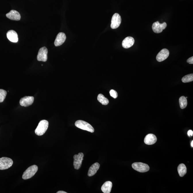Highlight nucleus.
<instances>
[{
	"label": "nucleus",
	"instance_id": "obj_1",
	"mask_svg": "<svg viewBox=\"0 0 193 193\" xmlns=\"http://www.w3.org/2000/svg\"><path fill=\"white\" fill-rule=\"evenodd\" d=\"M49 125V122L46 120H43L39 122L35 131V134L38 136L43 135L46 132Z\"/></svg>",
	"mask_w": 193,
	"mask_h": 193
},
{
	"label": "nucleus",
	"instance_id": "obj_2",
	"mask_svg": "<svg viewBox=\"0 0 193 193\" xmlns=\"http://www.w3.org/2000/svg\"><path fill=\"white\" fill-rule=\"evenodd\" d=\"M75 125L76 127L80 129L85 130L91 133L94 132V130L93 127L85 121L80 120L77 121L75 122Z\"/></svg>",
	"mask_w": 193,
	"mask_h": 193
},
{
	"label": "nucleus",
	"instance_id": "obj_3",
	"mask_svg": "<svg viewBox=\"0 0 193 193\" xmlns=\"http://www.w3.org/2000/svg\"><path fill=\"white\" fill-rule=\"evenodd\" d=\"M38 167L36 165H32L29 167L23 173L22 178L24 180L30 179L33 177L37 172Z\"/></svg>",
	"mask_w": 193,
	"mask_h": 193
},
{
	"label": "nucleus",
	"instance_id": "obj_4",
	"mask_svg": "<svg viewBox=\"0 0 193 193\" xmlns=\"http://www.w3.org/2000/svg\"><path fill=\"white\" fill-rule=\"evenodd\" d=\"M13 162L12 159L7 157L0 158V170L8 169L12 166Z\"/></svg>",
	"mask_w": 193,
	"mask_h": 193
},
{
	"label": "nucleus",
	"instance_id": "obj_5",
	"mask_svg": "<svg viewBox=\"0 0 193 193\" xmlns=\"http://www.w3.org/2000/svg\"><path fill=\"white\" fill-rule=\"evenodd\" d=\"M132 167L134 170L140 172H147L150 169V167L148 165L142 162H135L133 163Z\"/></svg>",
	"mask_w": 193,
	"mask_h": 193
},
{
	"label": "nucleus",
	"instance_id": "obj_6",
	"mask_svg": "<svg viewBox=\"0 0 193 193\" xmlns=\"http://www.w3.org/2000/svg\"><path fill=\"white\" fill-rule=\"evenodd\" d=\"M83 157L84 154L83 153H80L78 155H74V169H78L81 167Z\"/></svg>",
	"mask_w": 193,
	"mask_h": 193
},
{
	"label": "nucleus",
	"instance_id": "obj_7",
	"mask_svg": "<svg viewBox=\"0 0 193 193\" xmlns=\"http://www.w3.org/2000/svg\"><path fill=\"white\" fill-rule=\"evenodd\" d=\"M48 49L46 47H43L39 49L37 56V60L42 62H46L48 57Z\"/></svg>",
	"mask_w": 193,
	"mask_h": 193
},
{
	"label": "nucleus",
	"instance_id": "obj_8",
	"mask_svg": "<svg viewBox=\"0 0 193 193\" xmlns=\"http://www.w3.org/2000/svg\"><path fill=\"white\" fill-rule=\"evenodd\" d=\"M121 22V18L119 14L115 13L112 16L111 27L112 29L118 28L120 25Z\"/></svg>",
	"mask_w": 193,
	"mask_h": 193
},
{
	"label": "nucleus",
	"instance_id": "obj_9",
	"mask_svg": "<svg viewBox=\"0 0 193 193\" xmlns=\"http://www.w3.org/2000/svg\"><path fill=\"white\" fill-rule=\"evenodd\" d=\"M167 26V25L166 22H164L161 24L159 22L157 21L153 23V26H152V29L155 33H161L163 30L166 28Z\"/></svg>",
	"mask_w": 193,
	"mask_h": 193
},
{
	"label": "nucleus",
	"instance_id": "obj_10",
	"mask_svg": "<svg viewBox=\"0 0 193 193\" xmlns=\"http://www.w3.org/2000/svg\"><path fill=\"white\" fill-rule=\"evenodd\" d=\"M34 101L33 96H25L20 99V106L27 107L31 105Z\"/></svg>",
	"mask_w": 193,
	"mask_h": 193
},
{
	"label": "nucleus",
	"instance_id": "obj_11",
	"mask_svg": "<svg viewBox=\"0 0 193 193\" xmlns=\"http://www.w3.org/2000/svg\"><path fill=\"white\" fill-rule=\"evenodd\" d=\"M169 55V51L167 49H163L157 54L156 59L159 62H162L165 60L168 57Z\"/></svg>",
	"mask_w": 193,
	"mask_h": 193
},
{
	"label": "nucleus",
	"instance_id": "obj_12",
	"mask_svg": "<svg viewBox=\"0 0 193 193\" xmlns=\"http://www.w3.org/2000/svg\"><path fill=\"white\" fill-rule=\"evenodd\" d=\"M66 39L65 34L63 32H60L57 35L55 42V46L58 47L61 46L65 41Z\"/></svg>",
	"mask_w": 193,
	"mask_h": 193
},
{
	"label": "nucleus",
	"instance_id": "obj_13",
	"mask_svg": "<svg viewBox=\"0 0 193 193\" xmlns=\"http://www.w3.org/2000/svg\"><path fill=\"white\" fill-rule=\"evenodd\" d=\"M6 17L10 20L18 21L21 18L20 14L18 11L16 10H11L9 12L6 14Z\"/></svg>",
	"mask_w": 193,
	"mask_h": 193
},
{
	"label": "nucleus",
	"instance_id": "obj_14",
	"mask_svg": "<svg viewBox=\"0 0 193 193\" xmlns=\"http://www.w3.org/2000/svg\"><path fill=\"white\" fill-rule=\"evenodd\" d=\"M157 140V137L155 135L153 134H149L145 137L144 142L146 144L152 145L155 144Z\"/></svg>",
	"mask_w": 193,
	"mask_h": 193
},
{
	"label": "nucleus",
	"instance_id": "obj_15",
	"mask_svg": "<svg viewBox=\"0 0 193 193\" xmlns=\"http://www.w3.org/2000/svg\"><path fill=\"white\" fill-rule=\"evenodd\" d=\"M7 37L10 41L14 43L18 42V36L16 32L14 30H10L7 33Z\"/></svg>",
	"mask_w": 193,
	"mask_h": 193
},
{
	"label": "nucleus",
	"instance_id": "obj_16",
	"mask_svg": "<svg viewBox=\"0 0 193 193\" xmlns=\"http://www.w3.org/2000/svg\"><path fill=\"white\" fill-rule=\"evenodd\" d=\"M134 43V38L131 36H128L123 41L122 45L124 48H128L132 46Z\"/></svg>",
	"mask_w": 193,
	"mask_h": 193
},
{
	"label": "nucleus",
	"instance_id": "obj_17",
	"mask_svg": "<svg viewBox=\"0 0 193 193\" xmlns=\"http://www.w3.org/2000/svg\"><path fill=\"white\" fill-rule=\"evenodd\" d=\"M100 167V165L97 162L93 164L90 167L89 169L88 175L89 177H91L94 175L96 173V172L99 170Z\"/></svg>",
	"mask_w": 193,
	"mask_h": 193
},
{
	"label": "nucleus",
	"instance_id": "obj_18",
	"mask_svg": "<svg viewBox=\"0 0 193 193\" xmlns=\"http://www.w3.org/2000/svg\"><path fill=\"white\" fill-rule=\"evenodd\" d=\"M112 186V184L110 181L105 182L101 187V190L104 193H109L111 192Z\"/></svg>",
	"mask_w": 193,
	"mask_h": 193
},
{
	"label": "nucleus",
	"instance_id": "obj_19",
	"mask_svg": "<svg viewBox=\"0 0 193 193\" xmlns=\"http://www.w3.org/2000/svg\"><path fill=\"white\" fill-rule=\"evenodd\" d=\"M178 171L180 176L183 177L187 173V168L185 164L181 163L178 166Z\"/></svg>",
	"mask_w": 193,
	"mask_h": 193
},
{
	"label": "nucleus",
	"instance_id": "obj_20",
	"mask_svg": "<svg viewBox=\"0 0 193 193\" xmlns=\"http://www.w3.org/2000/svg\"><path fill=\"white\" fill-rule=\"evenodd\" d=\"M97 99L102 105H106L109 103V100L102 94H99L98 95Z\"/></svg>",
	"mask_w": 193,
	"mask_h": 193
},
{
	"label": "nucleus",
	"instance_id": "obj_21",
	"mask_svg": "<svg viewBox=\"0 0 193 193\" xmlns=\"http://www.w3.org/2000/svg\"><path fill=\"white\" fill-rule=\"evenodd\" d=\"M179 103L180 107L181 109H185L187 105H188L186 98L185 96H181L179 99Z\"/></svg>",
	"mask_w": 193,
	"mask_h": 193
},
{
	"label": "nucleus",
	"instance_id": "obj_22",
	"mask_svg": "<svg viewBox=\"0 0 193 193\" xmlns=\"http://www.w3.org/2000/svg\"><path fill=\"white\" fill-rule=\"evenodd\" d=\"M183 82L188 83L192 82L193 80V74H188L184 76L182 79Z\"/></svg>",
	"mask_w": 193,
	"mask_h": 193
},
{
	"label": "nucleus",
	"instance_id": "obj_23",
	"mask_svg": "<svg viewBox=\"0 0 193 193\" xmlns=\"http://www.w3.org/2000/svg\"><path fill=\"white\" fill-rule=\"evenodd\" d=\"M7 94V92L6 90L0 89V103L4 101Z\"/></svg>",
	"mask_w": 193,
	"mask_h": 193
},
{
	"label": "nucleus",
	"instance_id": "obj_24",
	"mask_svg": "<svg viewBox=\"0 0 193 193\" xmlns=\"http://www.w3.org/2000/svg\"><path fill=\"white\" fill-rule=\"evenodd\" d=\"M109 93H110V96L114 98V99H116L117 97V93L115 90H111L110 92H109Z\"/></svg>",
	"mask_w": 193,
	"mask_h": 193
},
{
	"label": "nucleus",
	"instance_id": "obj_25",
	"mask_svg": "<svg viewBox=\"0 0 193 193\" xmlns=\"http://www.w3.org/2000/svg\"><path fill=\"white\" fill-rule=\"evenodd\" d=\"M187 62L189 64H193V57H191L188 58V59L187 60Z\"/></svg>",
	"mask_w": 193,
	"mask_h": 193
},
{
	"label": "nucleus",
	"instance_id": "obj_26",
	"mask_svg": "<svg viewBox=\"0 0 193 193\" xmlns=\"http://www.w3.org/2000/svg\"><path fill=\"white\" fill-rule=\"evenodd\" d=\"M188 134L189 137L192 136L193 132L192 130H190L188 131Z\"/></svg>",
	"mask_w": 193,
	"mask_h": 193
},
{
	"label": "nucleus",
	"instance_id": "obj_27",
	"mask_svg": "<svg viewBox=\"0 0 193 193\" xmlns=\"http://www.w3.org/2000/svg\"><path fill=\"white\" fill-rule=\"evenodd\" d=\"M57 193H67V192H65V191H58V192H57Z\"/></svg>",
	"mask_w": 193,
	"mask_h": 193
},
{
	"label": "nucleus",
	"instance_id": "obj_28",
	"mask_svg": "<svg viewBox=\"0 0 193 193\" xmlns=\"http://www.w3.org/2000/svg\"><path fill=\"white\" fill-rule=\"evenodd\" d=\"M191 146L192 147H193V141H192V142L191 143Z\"/></svg>",
	"mask_w": 193,
	"mask_h": 193
}]
</instances>
